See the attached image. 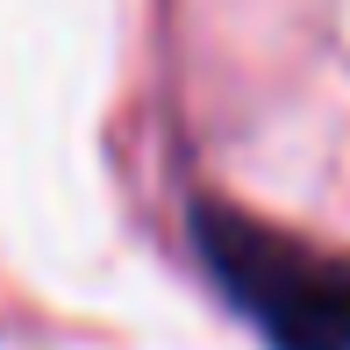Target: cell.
I'll return each instance as SVG.
<instances>
[{
	"mask_svg": "<svg viewBox=\"0 0 350 350\" xmlns=\"http://www.w3.org/2000/svg\"><path fill=\"white\" fill-rule=\"evenodd\" d=\"M193 243L221 293L258 322L272 350H350V258L272 229V221L193 200Z\"/></svg>",
	"mask_w": 350,
	"mask_h": 350,
	"instance_id": "6da1fadb",
	"label": "cell"
}]
</instances>
